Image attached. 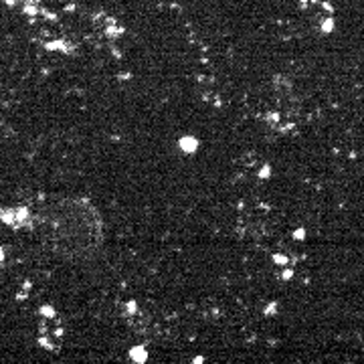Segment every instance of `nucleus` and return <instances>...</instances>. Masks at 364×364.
Masks as SVG:
<instances>
[{"mask_svg": "<svg viewBox=\"0 0 364 364\" xmlns=\"http://www.w3.org/2000/svg\"><path fill=\"white\" fill-rule=\"evenodd\" d=\"M269 176H271V166L265 164L263 168L259 170V178H261V180H265V178H269Z\"/></svg>", "mask_w": 364, "mask_h": 364, "instance_id": "10", "label": "nucleus"}, {"mask_svg": "<svg viewBox=\"0 0 364 364\" xmlns=\"http://www.w3.org/2000/svg\"><path fill=\"white\" fill-rule=\"evenodd\" d=\"M47 49H51V51H55V49H59V51H65V53H71L73 49H71V45H67L63 41H57V43H49L47 45Z\"/></svg>", "mask_w": 364, "mask_h": 364, "instance_id": "4", "label": "nucleus"}, {"mask_svg": "<svg viewBox=\"0 0 364 364\" xmlns=\"http://www.w3.org/2000/svg\"><path fill=\"white\" fill-rule=\"evenodd\" d=\"M271 259H273V263H275V265H283V267H285V265L290 263V259H288V255H281V253H275V255H273Z\"/></svg>", "mask_w": 364, "mask_h": 364, "instance_id": "7", "label": "nucleus"}, {"mask_svg": "<svg viewBox=\"0 0 364 364\" xmlns=\"http://www.w3.org/2000/svg\"><path fill=\"white\" fill-rule=\"evenodd\" d=\"M39 312H41V316H43V318H51V320H53V318H57V312H55L51 305H43Z\"/></svg>", "mask_w": 364, "mask_h": 364, "instance_id": "6", "label": "nucleus"}, {"mask_svg": "<svg viewBox=\"0 0 364 364\" xmlns=\"http://www.w3.org/2000/svg\"><path fill=\"white\" fill-rule=\"evenodd\" d=\"M279 277H281V279H285V281H290V279L294 277V269H290V267H288V269H283Z\"/></svg>", "mask_w": 364, "mask_h": 364, "instance_id": "11", "label": "nucleus"}, {"mask_svg": "<svg viewBox=\"0 0 364 364\" xmlns=\"http://www.w3.org/2000/svg\"><path fill=\"white\" fill-rule=\"evenodd\" d=\"M4 2H6V4H10V6H12V4H14V2H16V0H4Z\"/></svg>", "mask_w": 364, "mask_h": 364, "instance_id": "14", "label": "nucleus"}, {"mask_svg": "<svg viewBox=\"0 0 364 364\" xmlns=\"http://www.w3.org/2000/svg\"><path fill=\"white\" fill-rule=\"evenodd\" d=\"M130 360L132 362H138V364H144L148 360V352H146V348L144 346H133L130 348Z\"/></svg>", "mask_w": 364, "mask_h": 364, "instance_id": "2", "label": "nucleus"}, {"mask_svg": "<svg viewBox=\"0 0 364 364\" xmlns=\"http://www.w3.org/2000/svg\"><path fill=\"white\" fill-rule=\"evenodd\" d=\"M178 146H180V150H182L184 154H195V152L199 150L200 142L195 136H182V138L178 140Z\"/></svg>", "mask_w": 364, "mask_h": 364, "instance_id": "1", "label": "nucleus"}, {"mask_svg": "<svg viewBox=\"0 0 364 364\" xmlns=\"http://www.w3.org/2000/svg\"><path fill=\"white\" fill-rule=\"evenodd\" d=\"M122 33H124V29H116V27H111V29H105V34H107L109 39H116V36H120Z\"/></svg>", "mask_w": 364, "mask_h": 364, "instance_id": "9", "label": "nucleus"}, {"mask_svg": "<svg viewBox=\"0 0 364 364\" xmlns=\"http://www.w3.org/2000/svg\"><path fill=\"white\" fill-rule=\"evenodd\" d=\"M334 31V16H326L324 18V23H322V33L328 34Z\"/></svg>", "mask_w": 364, "mask_h": 364, "instance_id": "5", "label": "nucleus"}, {"mask_svg": "<svg viewBox=\"0 0 364 364\" xmlns=\"http://www.w3.org/2000/svg\"><path fill=\"white\" fill-rule=\"evenodd\" d=\"M275 312H277V303H275V301L265 308V314H275Z\"/></svg>", "mask_w": 364, "mask_h": 364, "instance_id": "13", "label": "nucleus"}, {"mask_svg": "<svg viewBox=\"0 0 364 364\" xmlns=\"http://www.w3.org/2000/svg\"><path fill=\"white\" fill-rule=\"evenodd\" d=\"M303 237H305V229H303V227H299V229L294 231V239H296V241H301Z\"/></svg>", "mask_w": 364, "mask_h": 364, "instance_id": "12", "label": "nucleus"}, {"mask_svg": "<svg viewBox=\"0 0 364 364\" xmlns=\"http://www.w3.org/2000/svg\"><path fill=\"white\" fill-rule=\"evenodd\" d=\"M0 217H2V223H6V225H16V210H12V208H2Z\"/></svg>", "mask_w": 364, "mask_h": 364, "instance_id": "3", "label": "nucleus"}, {"mask_svg": "<svg viewBox=\"0 0 364 364\" xmlns=\"http://www.w3.org/2000/svg\"><path fill=\"white\" fill-rule=\"evenodd\" d=\"M27 219H29V210L27 208H16V225L27 221Z\"/></svg>", "mask_w": 364, "mask_h": 364, "instance_id": "8", "label": "nucleus"}]
</instances>
